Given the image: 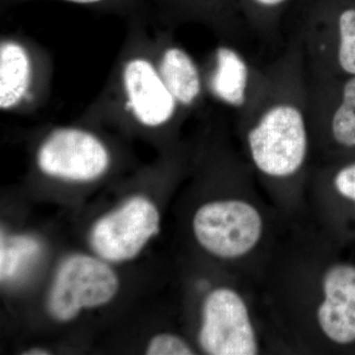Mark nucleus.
I'll list each match as a JSON object with an SVG mask.
<instances>
[{
    "label": "nucleus",
    "instance_id": "nucleus-1",
    "mask_svg": "<svg viewBox=\"0 0 355 355\" xmlns=\"http://www.w3.org/2000/svg\"><path fill=\"white\" fill-rule=\"evenodd\" d=\"M286 64L275 78L250 105L256 114L247 133V144L254 167L268 177L294 176L304 165L308 154L307 106L295 67Z\"/></svg>",
    "mask_w": 355,
    "mask_h": 355
},
{
    "label": "nucleus",
    "instance_id": "nucleus-2",
    "mask_svg": "<svg viewBox=\"0 0 355 355\" xmlns=\"http://www.w3.org/2000/svg\"><path fill=\"white\" fill-rule=\"evenodd\" d=\"M85 114L120 119L146 130L170 127L184 114L159 73L153 40L144 29L130 33L106 88Z\"/></svg>",
    "mask_w": 355,
    "mask_h": 355
},
{
    "label": "nucleus",
    "instance_id": "nucleus-3",
    "mask_svg": "<svg viewBox=\"0 0 355 355\" xmlns=\"http://www.w3.org/2000/svg\"><path fill=\"white\" fill-rule=\"evenodd\" d=\"M37 168L46 176L62 181H95L111 167L108 146L92 130L78 125L51 130L37 148Z\"/></svg>",
    "mask_w": 355,
    "mask_h": 355
},
{
    "label": "nucleus",
    "instance_id": "nucleus-4",
    "mask_svg": "<svg viewBox=\"0 0 355 355\" xmlns=\"http://www.w3.org/2000/svg\"><path fill=\"white\" fill-rule=\"evenodd\" d=\"M263 228L259 210L240 200L205 203L193 220L198 244L221 259L241 258L249 254L260 242Z\"/></svg>",
    "mask_w": 355,
    "mask_h": 355
},
{
    "label": "nucleus",
    "instance_id": "nucleus-5",
    "mask_svg": "<svg viewBox=\"0 0 355 355\" xmlns=\"http://www.w3.org/2000/svg\"><path fill=\"white\" fill-rule=\"evenodd\" d=\"M118 289V277L109 266L97 259L76 254L58 270L49 297V311L58 321H70L84 308L110 302Z\"/></svg>",
    "mask_w": 355,
    "mask_h": 355
},
{
    "label": "nucleus",
    "instance_id": "nucleus-6",
    "mask_svg": "<svg viewBox=\"0 0 355 355\" xmlns=\"http://www.w3.org/2000/svg\"><path fill=\"white\" fill-rule=\"evenodd\" d=\"M198 342L210 355H254L258 340L249 310L237 292L218 288L210 292L202 307Z\"/></svg>",
    "mask_w": 355,
    "mask_h": 355
},
{
    "label": "nucleus",
    "instance_id": "nucleus-7",
    "mask_svg": "<svg viewBox=\"0 0 355 355\" xmlns=\"http://www.w3.org/2000/svg\"><path fill=\"white\" fill-rule=\"evenodd\" d=\"M46 64L42 51L18 35L0 41V110L19 113L34 108L43 100L48 83Z\"/></svg>",
    "mask_w": 355,
    "mask_h": 355
},
{
    "label": "nucleus",
    "instance_id": "nucleus-8",
    "mask_svg": "<svg viewBox=\"0 0 355 355\" xmlns=\"http://www.w3.org/2000/svg\"><path fill=\"white\" fill-rule=\"evenodd\" d=\"M160 216L148 198L135 197L103 217L91 232V245L105 260H132L159 232Z\"/></svg>",
    "mask_w": 355,
    "mask_h": 355
},
{
    "label": "nucleus",
    "instance_id": "nucleus-9",
    "mask_svg": "<svg viewBox=\"0 0 355 355\" xmlns=\"http://www.w3.org/2000/svg\"><path fill=\"white\" fill-rule=\"evenodd\" d=\"M324 299L318 308V323L331 342H355V268L331 266L323 279Z\"/></svg>",
    "mask_w": 355,
    "mask_h": 355
},
{
    "label": "nucleus",
    "instance_id": "nucleus-10",
    "mask_svg": "<svg viewBox=\"0 0 355 355\" xmlns=\"http://www.w3.org/2000/svg\"><path fill=\"white\" fill-rule=\"evenodd\" d=\"M154 58L159 73L184 114L202 102L205 78L193 57L169 35L161 33L153 40Z\"/></svg>",
    "mask_w": 355,
    "mask_h": 355
},
{
    "label": "nucleus",
    "instance_id": "nucleus-11",
    "mask_svg": "<svg viewBox=\"0 0 355 355\" xmlns=\"http://www.w3.org/2000/svg\"><path fill=\"white\" fill-rule=\"evenodd\" d=\"M209 94L229 108H249L258 90H252L251 67L239 51L229 44H219L212 53L205 79Z\"/></svg>",
    "mask_w": 355,
    "mask_h": 355
},
{
    "label": "nucleus",
    "instance_id": "nucleus-12",
    "mask_svg": "<svg viewBox=\"0 0 355 355\" xmlns=\"http://www.w3.org/2000/svg\"><path fill=\"white\" fill-rule=\"evenodd\" d=\"M40 245L29 236L1 235L0 242V279L6 282L20 275L30 261L38 254Z\"/></svg>",
    "mask_w": 355,
    "mask_h": 355
},
{
    "label": "nucleus",
    "instance_id": "nucleus-13",
    "mask_svg": "<svg viewBox=\"0 0 355 355\" xmlns=\"http://www.w3.org/2000/svg\"><path fill=\"white\" fill-rule=\"evenodd\" d=\"M331 132L340 146H355V76L343 84L342 99L331 114Z\"/></svg>",
    "mask_w": 355,
    "mask_h": 355
},
{
    "label": "nucleus",
    "instance_id": "nucleus-14",
    "mask_svg": "<svg viewBox=\"0 0 355 355\" xmlns=\"http://www.w3.org/2000/svg\"><path fill=\"white\" fill-rule=\"evenodd\" d=\"M336 60L345 73L355 76V9L343 10L338 18Z\"/></svg>",
    "mask_w": 355,
    "mask_h": 355
},
{
    "label": "nucleus",
    "instance_id": "nucleus-15",
    "mask_svg": "<svg viewBox=\"0 0 355 355\" xmlns=\"http://www.w3.org/2000/svg\"><path fill=\"white\" fill-rule=\"evenodd\" d=\"M195 354L190 345L179 336L161 334L154 336L146 349L148 355H191Z\"/></svg>",
    "mask_w": 355,
    "mask_h": 355
},
{
    "label": "nucleus",
    "instance_id": "nucleus-16",
    "mask_svg": "<svg viewBox=\"0 0 355 355\" xmlns=\"http://www.w3.org/2000/svg\"><path fill=\"white\" fill-rule=\"evenodd\" d=\"M334 183L336 191L343 197L349 198L355 202V163L345 166L336 173Z\"/></svg>",
    "mask_w": 355,
    "mask_h": 355
},
{
    "label": "nucleus",
    "instance_id": "nucleus-17",
    "mask_svg": "<svg viewBox=\"0 0 355 355\" xmlns=\"http://www.w3.org/2000/svg\"><path fill=\"white\" fill-rule=\"evenodd\" d=\"M69 3L77 4V6H103V4L110 3L114 0H64Z\"/></svg>",
    "mask_w": 355,
    "mask_h": 355
},
{
    "label": "nucleus",
    "instance_id": "nucleus-18",
    "mask_svg": "<svg viewBox=\"0 0 355 355\" xmlns=\"http://www.w3.org/2000/svg\"><path fill=\"white\" fill-rule=\"evenodd\" d=\"M252 1L263 8L272 9L282 6L287 0H252Z\"/></svg>",
    "mask_w": 355,
    "mask_h": 355
},
{
    "label": "nucleus",
    "instance_id": "nucleus-19",
    "mask_svg": "<svg viewBox=\"0 0 355 355\" xmlns=\"http://www.w3.org/2000/svg\"><path fill=\"white\" fill-rule=\"evenodd\" d=\"M50 352H46L43 349H33L30 350H27V352H24V354L28 355H44L49 354Z\"/></svg>",
    "mask_w": 355,
    "mask_h": 355
}]
</instances>
